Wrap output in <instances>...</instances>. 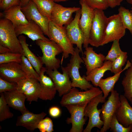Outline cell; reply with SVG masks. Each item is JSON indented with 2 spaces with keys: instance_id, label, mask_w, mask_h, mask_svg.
Returning a JSON list of instances; mask_svg holds the SVG:
<instances>
[{
  "instance_id": "cell-31",
  "label": "cell",
  "mask_w": 132,
  "mask_h": 132,
  "mask_svg": "<svg viewBox=\"0 0 132 132\" xmlns=\"http://www.w3.org/2000/svg\"><path fill=\"white\" fill-rule=\"evenodd\" d=\"M21 58V61L20 64L26 77H32L38 80L39 75L34 69L33 67L27 58L23 54Z\"/></svg>"
},
{
  "instance_id": "cell-46",
  "label": "cell",
  "mask_w": 132,
  "mask_h": 132,
  "mask_svg": "<svg viewBox=\"0 0 132 132\" xmlns=\"http://www.w3.org/2000/svg\"><path fill=\"white\" fill-rule=\"evenodd\" d=\"M126 1L132 5V0H126Z\"/></svg>"
},
{
  "instance_id": "cell-28",
  "label": "cell",
  "mask_w": 132,
  "mask_h": 132,
  "mask_svg": "<svg viewBox=\"0 0 132 132\" xmlns=\"http://www.w3.org/2000/svg\"><path fill=\"white\" fill-rule=\"evenodd\" d=\"M131 66L127 69L121 81L124 95L132 104V59Z\"/></svg>"
},
{
  "instance_id": "cell-21",
  "label": "cell",
  "mask_w": 132,
  "mask_h": 132,
  "mask_svg": "<svg viewBox=\"0 0 132 132\" xmlns=\"http://www.w3.org/2000/svg\"><path fill=\"white\" fill-rule=\"evenodd\" d=\"M85 48L83 53L85 57H83L82 58L87 70V75L94 69L103 66L105 56L101 53H96L93 47L88 46Z\"/></svg>"
},
{
  "instance_id": "cell-2",
  "label": "cell",
  "mask_w": 132,
  "mask_h": 132,
  "mask_svg": "<svg viewBox=\"0 0 132 132\" xmlns=\"http://www.w3.org/2000/svg\"><path fill=\"white\" fill-rule=\"evenodd\" d=\"M36 43L42 51L43 55L40 57L47 69L54 70L58 69L61 61L56 56L63 53L61 47L53 40H38L36 41Z\"/></svg>"
},
{
  "instance_id": "cell-9",
  "label": "cell",
  "mask_w": 132,
  "mask_h": 132,
  "mask_svg": "<svg viewBox=\"0 0 132 132\" xmlns=\"http://www.w3.org/2000/svg\"><path fill=\"white\" fill-rule=\"evenodd\" d=\"M126 29L119 14L108 17L101 46L115 40H120L125 35Z\"/></svg>"
},
{
  "instance_id": "cell-19",
  "label": "cell",
  "mask_w": 132,
  "mask_h": 132,
  "mask_svg": "<svg viewBox=\"0 0 132 132\" xmlns=\"http://www.w3.org/2000/svg\"><path fill=\"white\" fill-rule=\"evenodd\" d=\"M17 36L22 34L26 35L33 41L38 40L49 41L50 40L44 36V34L41 27L32 20L29 21L26 24L20 25L15 28Z\"/></svg>"
},
{
  "instance_id": "cell-36",
  "label": "cell",
  "mask_w": 132,
  "mask_h": 132,
  "mask_svg": "<svg viewBox=\"0 0 132 132\" xmlns=\"http://www.w3.org/2000/svg\"><path fill=\"white\" fill-rule=\"evenodd\" d=\"M22 54L11 52L0 54V64L11 62H16L20 63Z\"/></svg>"
},
{
  "instance_id": "cell-37",
  "label": "cell",
  "mask_w": 132,
  "mask_h": 132,
  "mask_svg": "<svg viewBox=\"0 0 132 132\" xmlns=\"http://www.w3.org/2000/svg\"><path fill=\"white\" fill-rule=\"evenodd\" d=\"M52 120L47 117L42 120L39 123L37 128L41 132H52L54 131Z\"/></svg>"
},
{
  "instance_id": "cell-39",
  "label": "cell",
  "mask_w": 132,
  "mask_h": 132,
  "mask_svg": "<svg viewBox=\"0 0 132 132\" xmlns=\"http://www.w3.org/2000/svg\"><path fill=\"white\" fill-rule=\"evenodd\" d=\"M17 83L10 82L0 77V93L17 90Z\"/></svg>"
},
{
  "instance_id": "cell-40",
  "label": "cell",
  "mask_w": 132,
  "mask_h": 132,
  "mask_svg": "<svg viewBox=\"0 0 132 132\" xmlns=\"http://www.w3.org/2000/svg\"><path fill=\"white\" fill-rule=\"evenodd\" d=\"M21 3L20 0H2L0 2V8L4 11L13 6L20 5Z\"/></svg>"
},
{
  "instance_id": "cell-34",
  "label": "cell",
  "mask_w": 132,
  "mask_h": 132,
  "mask_svg": "<svg viewBox=\"0 0 132 132\" xmlns=\"http://www.w3.org/2000/svg\"><path fill=\"white\" fill-rule=\"evenodd\" d=\"M119 40H116L113 42L111 47L105 56V61L113 62L122 53L120 45Z\"/></svg>"
},
{
  "instance_id": "cell-45",
  "label": "cell",
  "mask_w": 132,
  "mask_h": 132,
  "mask_svg": "<svg viewBox=\"0 0 132 132\" xmlns=\"http://www.w3.org/2000/svg\"><path fill=\"white\" fill-rule=\"evenodd\" d=\"M55 2H64L66 1L69 0H53Z\"/></svg>"
},
{
  "instance_id": "cell-1",
  "label": "cell",
  "mask_w": 132,
  "mask_h": 132,
  "mask_svg": "<svg viewBox=\"0 0 132 132\" xmlns=\"http://www.w3.org/2000/svg\"><path fill=\"white\" fill-rule=\"evenodd\" d=\"M80 52L78 48L76 47L71 56L69 63L64 67L71 79L72 87L78 88L81 90H86L94 86L86 79L85 75L81 77L80 74L79 69L82 67L80 65L84 62L80 56Z\"/></svg>"
},
{
  "instance_id": "cell-35",
  "label": "cell",
  "mask_w": 132,
  "mask_h": 132,
  "mask_svg": "<svg viewBox=\"0 0 132 132\" xmlns=\"http://www.w3.org/2000/svg\"><path fill=\"white\" fill-rule=\"evenodd\" d=\"M110 129L112 132H132V124L127 127H124L118 121L115 114L111 121Z\"/></svg>"
},
{
  "instance_id": "cell-11",
  "label": "cell",
  "mask_w": 132,
  "mask_h": 132,
  "mask_svg": "<svg viewBox=\"0 0 132 132\" xmlns=\"http://www.w3.org/2000/svg\"><path fill=\"white\" fill-rule=\"evenodd\" d=\"M17 84V90L25 96L29 104L33 101H37L41 91V86L38 80L26 77Z\"/></svg>"
},
{
  "instance_id": "cell-44",
  "label": "cell",
  "mask_w": 132,
  "mask_h": 132,
  "mask_svg": "<svg viewBox=\"0 0 132 132\" xmlns=\"http://www.w3.org/2000/svg\"><path fill=\"white\" fill-rule=\"evenodd\" d=\"M29 0H22L21 2L20 5L21 7H22L26 5Z\"/></svg>"
},
{
  "instance_id": "cell-29",
  "label": "cell",
  "mask_w": 132,
  "mask_h": 132,
  "mask_svg": "<svg viewBox=\"0 0 132 132\" xmlns=\"http://www.w3.org/2000/svg\"><path fill=\"white\" fill-rule=\"evenodd\" d=\"M35 4L40 12L51 21V13L55 2L53 0H32Z\"/></svg>"
},
{
  "instance_id": "cell-47",
  "label": "cell",
  "mask_w": 132,
  "mask_h": 132,
  "mask_svg": "<svg viewBox=\"0 0 132 132\" xmlns=\"http://www.w3.org/2000/svg\"><path fill=\"white\" fill-rule=\"evenodd\" d=\"M131 10H130V11L132 13V8Z\"/></svg>"
},
{
  "instance_id": "cell-42",
  "label": "cell",
  "mask_w": 132,
  "mask_h": 132,
  "mask_svg": "<svg viewBox=\"0 0 132 132\" xmlns=\"http://www.w3.org/2000/svg\"><path fill=\"white\" fill-rule=\"evenodd\" d=\"M109 7L113 8L120 5L123 0H106Z\"/></svg>"
},
{
  "instance_id": "cell-33",
  "label": "cell",
  "mask_w": 132,
  "mask_h": 132,
  "mask_svg": "<svg viewBox=\"0 0 132 132\" xmlns=\"http://www.w3.org/2000/svg\"><path fill=\"white\" fill-rule=\"evenodd\" d=\"M128 57L127 52L123 51L119 56L112 62L110 71L115 74L121 71L123 66L127 61Z\"/></svg>"
},
{
  "instance_id": "cell-43",
  "label": "cell",
  "mask_w": 132,
  "mask_h": 132,
  "mask_svg": "<svg viewBox=\"0 0 132 132\" xmlns=\"http://www.w3.org/2000/svg\"><path fill=\"white\" fill-rule=\"evenodd\" d=\"M11 52V51L8 48L0 44V54H3Z\"/></svg>"
},
{
  "instance_id": "cell-49",
  "label": "cell",
  "mask_w": 132,
  "mask_h": 132,
  "mask_svg": "<svg viewBox=\"0 0 132 132\" xmlns=\"http://www.w3.org/2000/svg\"><path fill=\"white\" fill-rule=\"evenodd\" d=\"M2 0H0V2Z\"/></svg>"
},
{
  "instance_id": "cell-27",
  "label": "cell",
  "mask_w": 132,
  "mask_h": 132,
  "mask_svg": "<svg viewBox=\"0 0 132 132\" xmlns=\"http://www.w3.org/2000/svg\"><path fill=\"white\" fill-rule=\"evenodd\" d=\"M112 64V61H105L102 66L94 69L88 75L85 76V78L88 81L91 82L94 86L98 87L99 81L105 73L107 71H110Z\"/></svg>"
},
{
  "instance_id": "cell-3",
  "label": "cell",
  "mask_w": 132,
  "mask_h": 132,
  "mask_svg": "<svg viewBox=\"0 0 132 132\" xmlns=\"http://www.w3.org/2000/svg\"><path fill=\"white\" fill-rule=\"evenodd\" d=\"M11 22L5 18L0 20V44L9 49L12 52L23 54L22 45L17 37Z\"/></svg>"
},
{
  "instance_id": "cell-15",
  "label": "cell",
  "mask_w": 132,
  "mask_h": 132,
  "mask_svg": "<svg viewBox=\"0 0 132 132\" xmlns=\"http://www.w3.org/2000/svg\"><path fill=\"white\" fill-rule=\"evenodd\" d=\"M61 68L62 74L57 69H47L46 72L53 81L60 97L68 93L72 88L71 81L67 72L64 67L61 66Z\"/></svg>"
},
{
  "instance_id": "cell-5",
  "label": "cell",
  "mask_w": 132,
  "mask_h": 132,
  "mask_svg": "<svg viewBox=\"0 0 132 132\" xmlns=\"http://www.w3.org/2000/svg\"><path fill=\"white\" fill-rule=\"evenodd\" d=\"M106 101V99L103 93H101L93 99L86 106L84 110V116L88 118L89 120L83 132H90L95 127L100 129L102 127L104 122L100 117L101 109H98L97 106L99 103H104Z\"/></svg>"
},
{
  "instance_id": "cell-23",
  "label": "cell",
  "mask_w": 132,
  "mask_h": 132,
  "mask_svg": "<svg viewBox=\"0 0 132 132\" xmlns=\"http://www.w3.org/2000/svg\"><path fill=\"white\" fill-rule=\"evenodd\" d=\"M5 98L10 107L18 110L21 113L28 110L25 105V96L17 90L3 93Z\"/></svg>"
},
{
  "instance_id": "cell-38",
  "label": "cell",
  "mask_w": 132,
  "mask_h": 132,
  "mask_svg": "<svg viewBox=\"0 0 132 132\" xmlns=\"http://www.w3.org/2000/svg\"><path fill=\"white\" fill-rule=\"evenodd\" d=\"M91 8L104 10L109 7L106 0H84Z\"/></svg>"
},
{
  "instance_id": "cell-7",
  "label": "cell",
  "mask_w": 132,
  "mask_h": 132,
  "mask_svg": "<svg viewBox=\"0 0 132 132\" xmlns=\"http://www.w3.org/2000/svg\"><path fill=\"white\" fill-rule=\"evenodd\" d=\"M49 30L50 40L57 43L63 51L62 58L66 59L69 54H74L75 48L67 36L65 27H61L52 21L49 22Z\"/></svg>"
},
{
  "instance_id": "cell-6",
  "label": "cell",
  "mask_w": 132,
  "mask_h": 132,
  "mask_svg": "<svg viewBox=\"0 0 132 132\" xmlns=\"http://www.w3.org/2000/svg\"><path fill=\"white\" fill-rule=\"evenodd\" d=\"M103 11L94 9V15L90 32L89 44L96 47L101 46L107 23L108 17Z\"/></svg>"
},
{
  "instance_id": "cell-32",
  "label": "cell",
  "mask_w": 132,
  "mask_h": 132,
  "mask_svg": "<svg viewBox=\"0 0 132 132\" xmlns=\"http://www.w3.org/2000/svg\"><path fill=\"white\" fill-rule=\"evenodd\" d=\"M0 121L2 122L13 117L14 115L10 110V107L6 102L3 93H0Z\"/></svg>"
},
{
  "instance_id": "cell-26",
  "label": "cell",
  "mask_w": 132,
  "mask_h": 132,
  "mask_svg": "<svg viewBox=\"0 0 132 132\" xmlns=\"http://www.w3.org/2000/svg\"><path fill=\"white\" fill-rule=\"evenodd\" d=\"M18 38L22 45L23 55L31 63L39 75L43 65L40 56L37 57L29 49L26 43V39L22 35L18 36Z\"/></svg>"
},
{
  "instance_id": "cell-20",
  "label": "cell",
  "mask_w": 132,
  "mask_h": 132,
  "mask_svg": "<svg viewBox=\"0 0 132 132\" xmlns=\"http://www.w3.org/2000/svg\"><path fill=\"white\" fill-rule=\"evenodd\" d=\"M46 115L44 112L35 114L27 110L18 117L16 126L24 127L30 131L33 132L37 128L39 123Z\"/></svg>"
},
{
  "instance_id": "cell-18",
  "label": "cell",
  "mask_w": 132,
  "mask_h": 132,
  "mask_svg": "<svg viewBox=\"0 0 132 132\" xmlns=\"http://www.w3.org/2000/svg\"><path fill=\"white\" fill-rule=\"evenodd\" d=\"M47 69L42 67L41 70L38 80L41 88V91L39 98L44 100H51L55 96L56 88L51 79L45 75Z\"/></svg>"
},
{
  "instance_id": "cell-16",
  "label": "cell",
  "mask_w": 132,
  "mask_h": 132,
  "mask_svg": "<svg viewBox=\"0 0 132 132\" xmlns=\"http://www.w3.org/2000/svg\"><path fill=\"white\" fill-rule=\"evenodd\" d=\"M0 77L7 81L17 83L26 76L20 63L12 62L0 64Z\"/></svg>"
},
{
  "instance_id": "cell-17",
  "label": "cell",
  "mask_w": 132,
  "mask_h": 132,
  "mask_svg": "<svg viewBox=\"0 0 132 132\" xmlns=\"http://www.w3.org/2000/svg\"><path fill=\"white\" fill-rule=\"evenodd\" d=\"M80 9L75 7H65L55 3L51 13V21L61 27L66 25L73 20V14Z\"/></svg>"
},
{
  "instance_id": "cell-13",
  "label": "cell",
  "mask_w": 132,
  "mask_h": 132,
  "mask_svg": "<svg viewBox=\"0 0 132 132\" xmlns=\"http://www.w3.org/2000/svg\"><path fill=\"white\" fill-rule=\"evenodd\" d=\"M81 6V15L79 25L84 37L83 47L85 48L88 46L89 33L94 15V9L89 7L84 0L79 1Z\"/></svg>"
},
{
  "instance_id": "cell-14",
  "label": "cell",
  "mask_w": 132,
  "mask_h": 132,
  "mask_svg": "<svg viewBox=\"0 0 132 132\" xmlns=\"http://www.w3.org/2000/svg\"><path fill=\"white\" fill-rule=\"evenodd\" d=\"M81 15L80 9L76 12L74 19L65 27L67 36L71 43L76 45L83 54L82 45L84 43V37L79 25Z\"/></svg>"
},
{
  "instance_id": "cell-22",
  "label": "cell",
  "mask_w": 132,
  "mask_h": 132,
  "mask_svg": "<svg viewBox=\"0 0 132 132\" xmlns=\"http://www.w3.org/2000/svg\"><path fill=\"white\" fill-rule=\"evenodd\" d=\"M121 104L115 114L118 121L124 127L132 124V107L124 95H120Z\"/></svg>"
},
{
  "instance_id": "cell-24",
  "label": "cell",
  "mask_w": 132,
  "mask_h": 132,
  "mask_svg": "<svg viewBox=\"0 0 132 132\" xmlns=\"http://www.w3.org/2000/svg\"><path fill=\"white\" fill-rule=\"evenodd\" d=\"M3 15L4 18L10 21L15 28L29 22L22 11L20 5L13 6L4 11Z\"/></svg>"
},
{
  "instance_id": "cell-10",
  "label": "cell",
  "mask_w": 132,
  "mask_h": 132,
  "mask_svg": "<svg viewBox=\"0 0 132 132\" xmlns=\"http://www.w3.org/2000/svg\"><path fill=\"white\" fill-rule=\"evenodd\" d=\"M21 10L28 21L32 20L37 24L44 34L49 38V24L50 21L40 12L34 3L30 0L26 5L21 7Z\"/></svg>"
},
{
  "instance_id": "cell-12",
  "label": "cell",
  "mask_w": 132,
  "mask_h": 132,
  "mask_svg": "<svg viewBox=\"0 0 132 132\" xmlns=\"http://www.w3.org/2000/svg\"><path fill=\"white\" fill-rule=\"evenodd\" d=\"M87 105H69L66 106L70 114V118L66 120L68 124H71L70 132H82L83 127L87 119L84 117V110Z\"/></svg>"
},
{
  "instance_id": "cell-4",
  "label": "cell",
  "mask_w": 132,
  "mask_h": 132,
  "mask_svg": "<svg viewBox=\"0 0 132 132\" xmlns=\"http://www.w3.org/2000/svg\"><path fill=\"white\" fill-rule=\"evenodd\" d=\"M103 93L102 90L96 87L83 91H80L76 88H72L70 91L62 96L60 101L61 106L69 105H87L94 98Z\"/></svg>"
},
{
  "instance_id": "cell-25",
  "label": "cell",
  "mask_w": 132,
  "mask_h": 132,
  "mask_svg": "<svg viewBox=\"0 0 132 132\" xmlns=\"http://www.w3.org/2000/svg\"><path fill=\"white\" fill-rule=\"evenodd\" d=\"M127 62L125 67L121 71L106 78H102L99 81L98 87L100 88L102 91L104 97L106 99L107 97L110 92L114 90L115 85L118 80L121 73L131 66V61L128 60Z\"/></svg>"
},
{
  "instance_id": "cell-30",
  "label": "cell",
  "mask_w": 132,
  "mask_h": 132,
  "mask_svg": "<svg viewBox=\"0 0 132 132\" xmlns=\"http://www.w3.org/2000/svg\"><path fill=\"white\" fill-rule=\"evenodd\" d=\"M118 11L124 26L129 30L132 35V13L122 6L119 8Z\"/></svg>"
},
{
  "instance_id": "cell-41",
  "label": "cell",
  "mask_w": 132,
  "mask_h": 132,
  "mask_svg": "<svg viewBox=\"0 0 132 132\" xmlns=\"http://www.w3.org/2000/svg\"><path fill=\"white\" fill-rule=\"evenodd\" d=\"M48 113L51 117L53 118H56L60 115L61 112V110L58 107L54 106L49 108Z\"/></svg>"
},
{
  "instance_id": "cell-8",
  "label": "cell",
  "mask_w": 132,
  "mask_h": 132,
  "mask_svg": "<svg viewBox=\"0 0 132 132\" xmlns=\"http://www.w3.org/2000/svg\"><path fill=\"white\" fill-rule=\"evenodd\" d=\"M121 102L119 93L116 90L111 92L108 99L102 105L100 117L104 124L98 132H106L110 129L111 121Z\"/></svg>"
},
{
  "instance_id": "cell-48",
  "label": "cell",
  "mask_w": 132,
  "mask_h": 132,
  "mask_svg": "<svg viewBox=\"0 0 132 132\" xmlns=\"http://www.w3.org/2000/svg\"><path fill=\"white\" fill-rule=\"evenodd\" d=\"M22 0H20L21 1V2H22Z\"/></svg>"
}]
</instances>
